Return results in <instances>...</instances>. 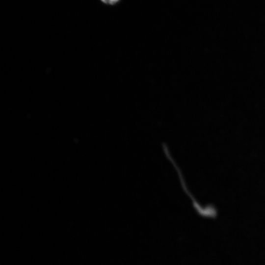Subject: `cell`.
Here are the masks:
<instances>
[{
  "label": "cell",
  "instance_id": "obj_1",
  "mask_svg": "<svg viewBox=\"0 0 265 265\" xmlns=\"http://www.w3.org/2000/svg\"><path fill=\"white\" fill-rule=\"evenodd\" d=\"M103 2L105 3H109L110 4H113L116 3L118 1V0H102Z\"/></svg>",
  "mask_w": 265,
  "mask_h": 265
}]
</instances>
